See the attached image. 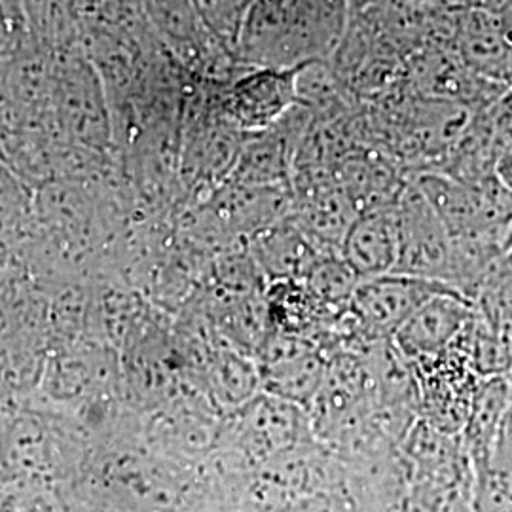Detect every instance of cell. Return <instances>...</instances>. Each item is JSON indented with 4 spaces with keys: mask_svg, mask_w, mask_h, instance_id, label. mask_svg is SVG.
I'll return each instance as SVG.
<instances>
[{
    "mask_svg": "<svg viewBox=\"0 0 512 512\" xmlns=\"http://www.w3.org/2000/svg\"><path fill=\"white\" fill-rule=\"evenodd\" d=\"M467 319V304L458 291L435 294L395 332L404 355L429 359L439 355Z\"/></svg>",
    "mask_w": 512,
    "mask_h": 512,
    "instance_id": "cell-7",
    "label": "cell"
},
{
    "mask_svg": "<svg viewBox=\"0 0 512 512\" xmlns=\"http://www.w3.org/2000/svg\"><path fill=\"white\" fill-rule=\"evenodd\" d=\"M260 256L275 279L294 281L308 277L321 260L306 234L293 226H275L260 241Z\"/></svg>",
    "mask_w": 512,
    "mask_h": 512,
    "instance_id": "cell-8",
    "label": "cell"
},
{
    "mask_svg": "<svg viewBox=\"0 0 512 512\" xmlns=\"http://www.w3.org/2000/svg\"><path fill=\"white\" fill-rule=\"evenodd\" d=\"M321 363L308 353H285L272 359L268 384L285 399H310L321 382Z\"/></svg>",
    "mask_w": 512,
    "mask_h": 512,
    "instance_id": "cell-9",
    "label": "cell"
},
{
    "mask_svg": "<svg viewBox=\"0 0 512 512\" xmlns=\"http://www.w3.org/2000/svg\"><path fill=\"white\" fill-rule=\"evenodd\" d=\"M304 67H256L239 78L230 95L232 116L247 129L274 126L298 101V80Z\"/></svg>",
    "mask_w": 512,
    "mask_h": 512,
    "instance_id": "cell-4",
    "label": "cell"
},
{
    "mask_svg": "<svg viewBox=\"0 0 512 512\" xmlns=\"http://www.w3.org/2000/svg\"><path fill=\"white\" fill-rule=\"evenodd\" d=\"M348 0H256L238 54L255 67H304L336 52L348 25Z\"/></svg>",
    "mask_w": 512,
    "mask_h": 512,
    "instance_id": "cell-1",
    "label": "cell"
},
{
    "mask_svg": "<svg viewBox=\"0 0 512 512\" xmlns=\"http://www.w3.org/2000/svg\"><path fill=\"white\" fill-rule=\"evenodd\" d=\"M452 291L458 289L444 281L391 272L361 279L349 300V308L366 332L395 336L429 298Z\"/></svg>",
    "mask_w": 512,
    "mask_h": 512,
    "instance_id": "cell-2",
    "label": "cell"
},
{
    "mask_svg": "<svg viewBox=\"0 0 512 512\" xmlns=\"http://www.w3.org/2000/svg\"><path fill=\"white\" fill-rule=\"evenodd\" d=\"M454 6L461 8L463 12L467 10H484V12H495L499 14L511 0H448Z\"/></svg>",
    "mask_w": 512,
    "mask_h": 512,
    "instance_id": "cell-11",
    "label": "cell"
},
{
    "mask_svg": "<svg viewBox=\"0 0 512 512\" xmlns=\"http://www.w3.org/2000/svg\"><path fill=\"white\" fill-rule=\"evenodd\" d=\"M0 512H19L14 495H0Z\"/></svg>",
    "mask_w": 512,
    "mask_h": 512,
    "instance_id": "cell-12",
    "label": "cell"
},
{
    "mask_svg": "<svg viewBox=\"0 0 512 512\" xmlns=\"http://www.w3.org/2000/svg\"><path fill=\"white\" fill-rule=\"evenodd\" d=\"M205 27L222 44L238 50L239 37L256 0H192Z\"/></svg>",
    "mask_w": 512,
    "mask_h": 512,
    "instance_id": "cell-10",
    "label": "cell"
},
{
    "mask_svg": "<svg viewBox=\"0 0 512 512\" xmlns=\"http://www.w3.org/2000/svg\"><path fill=\"white\" fill-rule=\"evenodd\" d=\"M397 217L401 256L395 272L446 283L444 274L452 272L454 266L452 236L420 188L404 194L397 207Z\"/></svg>",
    "mask_w": 512,
    "mask_h": 512,
    "instance_id": "cell-3",
    "label": "cell"
},
{
    "mask_svg": "<svg viewBox=\"0 0 512 512\" xmlns=\"http://www.w3.org/2000/svg\"><path fill=\"white\" fill-rule=\"evenodd\" d=\"M456 54L480 78L512 84V42L499 14L467 10L456 23Z\"/></svg>",
    "mask_w": 512,
    "mask_h": 512,
    "instance_id": "cell-6",
    "label": "cell"
},
{
    "mask_svg": "<svg viewBox=\"0 0 512 512\" xmlns=\"http://www.w3.org/2000/svg\"><path fill=\"white\" fill-rule=\"evenodd\" d=\"M340 247L342 258L361 279L395 272L401 256L397 207H374L357 215Z\"/></svg>",
    "mask_w": 512,
    "mask_h": 512,
    "instance_id": "cell-5",
    "label": "cell"
}]
</instances>
